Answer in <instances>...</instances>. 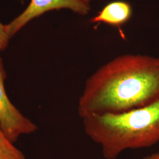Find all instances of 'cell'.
Returning <instances> with one entry per match:
<instances>
[{
    "mask_svg": "<svg viewBox=\"0 0 159 159\" xmlns=\"http://www.w3.org/2000/svg\"><path fill=\"white\" fill-rule=\"evenodd\" d=\"M159 100V57L127 54L115 57L85 81L78 102L82 119L121 113Z\"/></svg>",
    "mask_w": 159,
    "mask_h": 159,
    "instance_id": "cell-1",
    "label": "cell"
},
{
    "mask_svg": "<svg viewBox=\"0 0 159 159\" xmlns=\"http://www.w3.org/2000/svg\"><path fill=\"white\" fill-rule=\"evenodd\" d=\"M82 121L84 133L102 147L104 159L159 142V100L121 113L89 116Z\"/></svg>",
    "mask_w": 159,
    "mask_h": 159,
    "instance_id": "cell-2",
    "label": "cell"
},
{
    "mask_svg": "<svg viewBox=\"0 0 159 159\" xmlns=\"http://www.w3.org/2000/svg\"><path fill=\"white\" fill-rule=\"evenodd\" d=\"M6 78V71L0 55V125L7 137L14 143L21 135L35 132L37 127L11 102L5 89Z\"/></svg>",
    "mask_w": 159,
    "mask_h": 159,
    "instance_id": "cell-3",
    "label": "cell"
},
{
    "mask_svg": "<svg viewBox=\"0 0 159 159\" xmlns=\"http://www.w3.org/2000/svg\"><path fill=\"white\" fill-rule=\"evenodd\" d=\"M69 10L81 16H87L91 11L90 5L80 0H30L29 6L18 17L7 24V30L10 39L28 23L47 12Z\"/></svg>",
    "mask_w": 159,
    "mask_h": 159,
    "instance_id": "cell-4",
    "label": "cell"
},
{
    "mask_svg": "<svg viewBox=\"0 0 159 159\" xmlns=\"http://www.w3.org/2000/svg\"><path fill=\"white\" fill-rule=\"evenodd\" d=\"M133 9L130 4L124 1H116L104 6L96 16L93 23H104L120 28L127 23L131 17Z\"/></svg>",
    "mask_w": 159,
    "mask_h": 159,
    "instance_id": "cell-5",
    "label": "cell"
},
{
    "mask_svg": "<svg viewBox=\"0 0 159 159\" xmlns=\"http://www.w3.org/2000/svg\"><path fill=\"white\" fill-rule=\"evenodd\" d=\"M7 137L0 125V159H27Z\"/></svg>",
    "mask_w": 159,
    "mask_h": 159,
    "instance_id": "cell-6",
    "label": "cell"
},
{
    "mask_svg": "<svg viewBox=\"0 0 159 159\" xmlns=\"http://www.w3.org/2000/svg\"><path fill=\"white\" fill-rule=\"evenodd\" d=\"M10 38L7 33L6 24L0 21V51L5 50L8 45Z\"/></svg>",
    "mask_w": 159,
    "mask_h": 159,
    "instance_id": "cell-7",
    "label": "cell"
},
{
    "mask_svg": "<svg viewBox=\"0 0 159 159\" xmlns=\"http://www.w3.org/2000/svg\"><path fill=\"white\" fill-rule=\"evenodd\" d=\"M143 159H159V152L148 155Z\"/></svg>",
    "mask_w": 159,
    "mask_h": 159,
    "instance_id": "cell-8",
    "label": "cell"
},
{
    "mask_svg": "<svg viewBox=\"0 0 159 159\" xmlns=\"http://www.w3.org/2000/svg\"><path fill=\"white\" fill-rule=\"evenodd\" d=\"M81 1H82L83 2L85 3L86 4L88 5H90V2H91V0H80Z\"/></svg>",
    "mask_w": 159,
    "mask_h": 159,
    "instance_id": "cell-9",
    "label": "cell"
},
{
    "mask_svg": "<svg viewBox=\"0 0 159 159\" xmlns=\"http://www.w3.org/2000/svg\"><path fill=\"white\" fill-rule=\"evenodd\" d=\"M20 1H21L22 2H24L25 0H20Z\"/></svg>",
    "mask_w": 159,
    "mask_h": 159,
    "instance_id": "cell-10",
    "label": "cell"
}]
</instances>
